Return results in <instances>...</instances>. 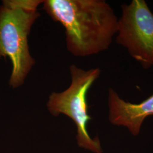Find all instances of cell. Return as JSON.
<instances>
[{
  "mask_svg": "<svg viewBox=\"0 0 153 153\" xmlns=\"http://www.w3.org/2000/svg\"><path fill=\"white\" fill-rule=\"evenodd\" d=\"M45 12L65 30L68 51L76 57L109 48L117 32L118 18L104 0H44Z\"/></svg>",
  "mask_w": 153,
  "mask_h": 153,
  "instance_id": "cell-1",
  "label": "cell"
},
{
  "mask_svg": "<svg viewBox=\"0 0 153 153\" xmlns=\"http://www.w3.org/2000/svg\"><path fill=\"white\" fill-rule=\"evenodd\" d=\"M44 0H5L0 5V58L12 64L9 85L21 86L35 64L30 54L28 37L40 16L38 8Z\"/></svg>",
  "mask_w": 153,
  "mask_h": 153,
  "instance_id": "cell-2",
  "label": "cell"
},
{
  "mask_svg": "<svg viewBox=\"0 0 153 153\" xmlns=\"http://www.w3.org/2000/svg\"><path fill=\"white\" fill-rule=\"evenodd\" d=\"M71 82L69 88L61 93L53 92L49 95L47 107L53 116L66 115L76 126V141L79 148L94 153H103L98 137L91 138L87 126L91 118L88 114L87 94L100 76L98 68L84 70L76 65L69 67Z\"/></svg>",
  "mask_w": 153,
  "mask_h": 153,
  "instance_id": "cell-3",
  "label": "cell"
},
{
  "mask_svg": "<svg viewBox=\"0 0 153 153\" xmlns=\"http://www.w3.org/2000/svg\"><path fill=\"white\" fill-rule=\"evenodd\" d=\"M116 42L148 69L153 66V13L145 0L123 4Z\"/></svg>",
  "mask_w": 153,
  "mask_h": 153,
  "instance_id": "cell-4",
  "label": "cell"
},
{
  "mask_svg": "<svg viewBox=\"0 0 153 153\" xmlns=\"http://www.w3.org/2000/svg\"><path fill=\"white\" fill-rule=\"evenodd\" d=\"M108 120L114 126L126 127L137 136L145 120L153 115V94L140 102L131 103L121 98L112 88L108 91Z\"/></svg>",
  "mask_w": 153,
  "mask_h": 153,
  "instance_id": "cell-5",
  "label": "cell"
}]
</instances>
